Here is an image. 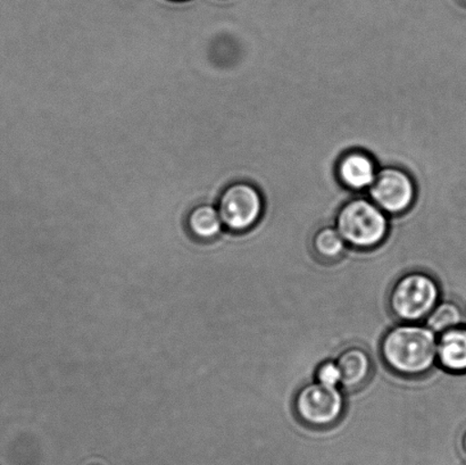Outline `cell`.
<instances>
[{
	"instance_id": "1",
	"label": "cell",
	"mask_w": 466,
	"mask_h": 465,
	"mask_svg": "<svg viewBox=\"0 0 466 465\" xmlns=\"http://www.w3.org/2000/svg\"><path fill=\"white\" fill-rule=\"evenodd\" d=\"M438 336L424 325L404 322L387 332L381 357L390 370L403 377H420L437 362Z\"/></svg>"
},
{
	"instance_id": "2",
	"label": "cell",
	"mask_w": 466,
	"mask_h": 465,
	"mask_svg": "<svg viewBox=\"0 0 466 465\" xmlns=\"http://www.w3.org/2000/svg\"><path fill=\"white\" fill-rule=\"evenodd\" d=\"M388 229L386 213L372 200H350L338 213L337 230L346 244L356 249L377 248L385 240Z\"/></svg>"
},
{
	"instance_id": "3",
	"label": "cell",
	"mask_w": 466,
	"mask_h": 465,
	"mask_svg": "<svg viewBox=\"0 0 466 465\" xmlns=\"http://www.w3.org/2000/svg\"><path fill=\"white\" fill-rule=\"evenodd\" d=\"M441 289L437 281L424 272L406 273L396 281L390 296L392 314L401 322L426 320L440 303Z\"/></svg>"
},
{
	"instance_id": "4",
	"label": "cell",
	"mask_w": 466,
	"mask_h": 465,
	"mask_svg": "<svg viewBox=\"0 0 466 465\" xmlns=\"http://www.w3.org/2000/svg\"><path fill=\"white\" fill-rule=\"evenodd\" d=\"M263 198L249 182L238 181L228 185L218 200V211L223 227L241 234L256 226L263 213Z\"/></svg>"
},
{
	"instance_id": "5",
	"label": "cell",
	"mask_w": 466,
	"mask_h": 465,
	"mask_svg": "<svg viewBox=\"0 0 466 465\" xmlns=\"http://www.w3.org/2000/svg\"><path fill=\"white\" fill-rule=\"evenodd\" d=\"M294 407L301 422L319 430L339 420L344 412L345 399L339 387H329L317 381L301 387Z\"/></svg>"
},
{
	"instance_id": "6",
	"label": "cell",
	"mask_w": 466,
	"mask_h": 465,
	"mask_svg": "<svg viewBox=\"0 0 466 465\" xmlns=\"http://www.w3.org/2000/svg\"><path fill=\"white\" fill-rule=\"evenodd\" d=\"M369 194L372 202L383 212L401 214L414 203L415 185L408 172L390 167L378 171Z\"/></svg>"
},
{
	"instance_id": "7",
	"label": "cell",
	"mask_w": 466,
	"mask_h": 465,
	"mask_svg": "<svg viewBox=\"0 0 466 465\" xmlns=\"http://www.w3.org/2000/svg\"><path fill=\"white\" fill-rule=\"evenodd\" d=\"M377 173L374 159L363 152L344 155L337 167L341 184L356 191L369 189L376 180Z\"/></svg>"
},
{
	"instance_id": "8",
	"label": "cell",
	"mask_w": 466,
	"mask_h": 465,
	"mask_svg": "<svg viewBox=\"0 0 466 465\" xmlns=\"http://www.w3.org/2000/svg\"><path fill=\"white\" fill-rule=\"evenodd\" d=\"M437 362L446 371L466 373V326L451 328L438 335Z\"/></svg>"
},
{
	"instance_id": "9",
	"label": "cell",
	"mask_w": 466,
	"mask_h": 465,
	"mask_svg": "<svg viewBox=\"0 0 466 465\" xmlns=\"http://www.w3.org/2000/svg\"><path fill=\"white\" fill-rule=\"evenodd\" d=\"M186 226L191 238L199 243L216 240L225 227L218 208L209 203L200 204L190 209L186 218Z\"/></svg>"
},
{
	"instance_id": "10",
	"label": "cell",
	"mask_w": 466,
	"mask_h": 465,
	"mask_svg": "<svg viewBox=\"0 0 466 465\" xmlns=\"http://www.w3.org/2000/svg\"><path fill=\"white\" fill-rule=\"evenodd\" d=\"M336 363L341 373V386L346 389H359L371 373V359L360 348L345 349L338 357Z\"/></svg>"
},
{
	"instance_id": "11",
	"label": "cell",
	"mask_w": 466,
	"mask_h": 465,
	"mask_svg": "<svg viewBox=\"0 0 466 465\" xmlns=\"http://www.w3.org/2000/svg\"><path fill=\"white\" fill-rule=\"evenodd\" d=\"M461 325H463V311L454 302L438 303L426 318V326L437 336Z\"/></svg>"
},
{
	"instance_id": "12",
	"label": "cell",
	"mask_w": 466,
	"mask_h": 465,
	"mask_svg": "<svg viewBox=\"0 0 466 465\" xmlns=\"http://www.w3.org/2000/svg\"><path fill=\"white\" fill-rule=\"evenodd\" d=\"M347 248L337 227H326L319 229L313 238V248L319 258L338 259L344 255Z\"/></svg>"
},
{
	"instance_id": "13",
	"label": "cell",
	"mask_w": 466,
	"mask_h": 465,
	"mask_svg": "<svg viewBox=\"0 0 466 465\" xmlns=\"http://www.w3.org/2000/svg\"><path fill=\"white\" fill-rule=\"evenodd\" d=\"M317 381L329 387L341 386V373L338 364L333 361L322 363L317 370Z\"/></svg>"
},
{
	"instance_id": "14",
	"label": "cell",
	"mask_w": 466,
	"mask_h": 465,
	"mask_svg": "<svg viewBox=\"0 0 466 465\" xmlns=\"http://www.w3.org/2000/svg\"><path fill=\"white\" fill-rule=\"evenodd\" d=\"M461 443H462V450L466 457V430L464 431V434L462 436V441H461Z\"/></svg>"
},
{
	"instance_id": "15",
	"label": "cell",
	"mask_w": 466,
	"mask_h": 465,
	"mask_svg": "<svg viewBox=\"0 0 466 465\" xmlns=\"http://www.w3.org/2000/svg\"><path fill=\"white\" fill-rule=\"evenodd\" d=\"M460 2L466 4V0H460Z\"/></svg>"
},
{
	"instance_id": "16",
	"label": "cell",
	"mask_w": 466,
	"mask_h": 465,
	"mask_svg": "<svg viewBox=\"0 0 466 465\" xmlns=\"http://www.w3.org/2000/svg\"><path fill=\"white\" fill-rule=\"evenodd\" d=\"M176 2H182V0H176Z\"/></svg>"
}]
</instances>
